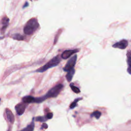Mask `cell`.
Returning <instances> with one entry per match:
<instances>
[{
	"label": "cell",
	"instance_id": "obj_1",
	"mask_svg": "<svg viewBox=\"0 0 131 131\" xmlns=\"http://www.w3.org/2000/svg\"><path fill=\"white\" fill-rule=\"evenodd\" d=\"M63 88V85L62 84H58L52 88H51L49 91L46 93V95H45L43 96L35 98V103H40L44 100H45L46 99L48 98H51V97H57L61 90Z\"/></svg>",
	"mask_w": 131,
	"mask_h": 131
},
{
	"label": "cell",
	"instance_id": "obj_2",
	"mask_svg": "<svg viewBox=\"0 0 131 131\" xmlns=\"http://www.w3.org/2000/svg\"><path fill=\"white\" fill-rule=\"evenodd\" d=\"M39 27V24L36 18H32L26 23L24 28V32L27 35L33 34Z\"/></svg>",
	"mask_w": 131,
	"mask_h": 131
},
{
	"label": "cell",
	"instance_id": "obj_3",
	"mask_svg": "<svg viewBox=\"0 0 131 131\" xmlns=\"http://www.w3.org/2000/svg\"><path fill=\"white\" fill-rule=\"evenodd\" d=\"M60 60H61V59L59 57V56L58 55L56 56L55 57L51 59L49 61H48L46 64L43 65L42 67L37 69L36 70V72H39V73H42L47 71L48 69L57 66L60 62Z\"/></svg>",
	"mask_w": 131,
	"mask_h": 131
},
{
	"label": "cell",
	"instance_id": "obj_4",
	"mask_svg": "<svg viewBox=\"0 0 131 131\" xmlns=\"http://www.w3.org/2000/svg\"><path fill=\"white\" fill-rule=\"evenodd\" d=\"M77 60V55H75L70 58V59L67 61L65 66L63 68V70L65 72H69L73 69L75 67L76 62Z\"/></svg>",
	"mask_w": 131,
	"mask_h": 131
},
{
	"label": "cell",
	"instance_id": "obj_5",
	"mask_svg": "<svg viewBox=\"0 0 131 131\" xmlns=\"http://www.w3.org/2000/svg\"><path fill=\"white\" fill-rule=\"evenodd\" d=\"M27 104H28L25 103L24 102H20L15 105V109L18 115L20 116L24 114L27 106Z\"/></svg>",
	"mask_w": 131,
	"mask_h": 131
},
{
	"label": "cell",
	"instance_id": "obj_6",
	"mask_svg": "<svg viewBox=\"0 0 131 131\" xmlns=\"http://www.w3.org/2000/svg\"><path fill=\"white\" fill-rule=\"evenodd\" d=\"M79 51V49H72V50H66L63 52L61 54V58L64 59H68L74 53H76Z\"/></svg>",
	"mask_w": 131,
	"mask_h": 131
},
{
	"label": "cell",
	"instance_id": "obj_7",
	"mask_svg": "<svg viewBox=\"0 0 131 131\" xmlns=\"http://www.w3.org/2000/svg\"><path fill=\"white\" fill-rule=\"evenodd\" d=\"M128 41L126 39H122L119 42L114 43L113 45V48H119L120 49H125L128 46Z\"/></svg>",
	"mask_w": 131,
	"mask_h": 131
},
{
	"label": "cell",
	"instance_id": "obj_8",
	"mask_svg": "<svg viewBox=\"0 0 131 131\" xmlns=\"http://www.w3.org/2000/svg\"><path fill=\"white\" fill-rule=\"evenodd\" d=\"M6 114L7 117V119L8 121L11 123H13L15 120V118L14 116L11 111L10 110L9 108H6Z\"/></svg>",
	"mask_w": 131,
	"mask_h": 131
},
{
	"label": "cell",
	"instance_id": "obj_9",
	"mask_svg": "<svg viewBox=\"0 0 131 131\" xmlns=\"http://www.w3.org/2000/svg\"><path fill=\"white\" fill-rule=\"evenodd\" d=\"M127 63L128 64L127 72L131 75V50L128 51L127 52Z\"/></svg>",
	"mask_w": 131,
	"mask_h": 131
},
{
	"label": "cell",
	"instance_id": "obj_10",
	"mask_svg": "<svg viewBox=\"0 0 131 131\" xmlns=\"http://www.w3.org/2000/svg\"><path fill=\"white\" fill-rule=\"evenodd\" d=\"M35 98L33 97V96H26L22 98V101H23V102L26 104H28V103L35 102Z\"/></svg>",
	"mask_w": 131,
	"mask_h": 131
},
{
	"label": "cell",
	"instance_id": "obj_11",
	"mask_svg": "<svg viewBox=\"0 0 131 131\" xmlns=\"http://www.w3.org/2000/svg\"><path fill=\"white\" fill-rule=\"evenodd\" d=\"M34 119H33L32 121L31 122L30 124L28 125L26 127L20 130L19 131H33L34 129V126H35V124L34 122Z\"/></svg>",
	"mask_w": 131,
	"mask_h": 131
},
{
	"label": "cell",
	"instance_id": "obj_12",
	"mask_svg": "<svg viewBox=\"0 0 131 131\" xmlns=\"http://www.w3.org/2000/svg\"><path fill=\"white\" fill-rule=\"evenodd\" d=\"M9 21V19L7 16L3 17V18L2 19V24L3 26L2 28V30L3 29H5L8 26Z\"/></svg>",
	"mask_w": 131,
	"mask_h": 131
},
{
	"label": "cell",
	"instance_id": "obj_13",
	"mask_svg": "<svg viewBox=\"0 0 131 131\" xmlns=\"http://www.w3.org/2000/svg\"><path fill=\"white\" fill-rule=\"evenodd\" d=\"M74 73H75V70H74V69L72 70H71V71H69L67 73V74L66 75V77L67 80H68V81L70 82L72 80Z\"/></svg>",
	"mask_w": 131,
	"mask_h": 131
},
{
	"label": "cell",
	"instance_id": "obj_14",
	"mask_svg": "<svg viewBox=\"0 0 131 131\" xmlns=\"http://www.w3.org/2000/svg\"><path fill=\"white\" fill-rule=\"evenodd\" d=\"M12 38L17 40H24V36L19 33H15L12 35Z\"/></svg>",
	"mask_w": 131,
	"mask_h": 131
},
{
	"label": "cell",
	"instance_id": "obj_15",
	"mask_svg": "<svg viewBox=\"0 0 131 131\" xmlns=\"http://www.w3.org/2000/svg\"><path fill=\"white\" fill-rule=\"evenodd\" d=\"M101 113L100 112H99V111H95L92 113V114L91 115V116L92 117H94L97 119H98L101 116Z\"/></svg>",
	"mask_w": 131,
	"mask_h": 131
},
{
	"label": "cell",
	"instance_id": "obj_16",
	"mask_svg": "<svg viewBox=\"0 0 131 131\" xmlns=\"http://www.w3.org/2000/svg\"><path fill=\"white\" fill-rule=\"evenodd\" d=\"M81 99H82V98H76V99H75L74 101L70 104V108L71 109H73V108H75L77 105V102H78V101H79V100H80Z\"/></svg>",
	"mask_w": 131,
	"mask_h": 131
},
{
	"label": "cell",
	"instance_id": "obj_17",
	"mask_svg": "<svg viewBox=\"0 0 131 131\" xmlns=\"http://www.w3.org/2000/svg\"><path fill=\"white\" fill-rule=\"evenodd\" d=\"M70 87H71L72 90L74 93L78 94V93H79L80 92V91L79 89L78 88L76 87V86H75L73 83H71L70 85Z\"/></svg>",
	"mask_w": 131,
	"mask_h": 131
},
{
	"label": "cell",
	"instance_id": "obj_18",
	"mask_svg": "<svg viewBox=\"0 0 131 131\" xmlns=\"http://www.w3.org/2000/svg\"><path fill=\"white\" fill-rule=\"evenodd\" d=\"M46 116H38L36 118V121L39 122H44L47 120Z\"/></svg>",
	"mask_w": 131,
	"mask_h": 131
},
{
	"label": "cell",
	"instance_id": "obj_19",
	"mask_svg": "<svg viewBox=\"0 0 131 131\" xmlns=\"http://www.w3.org/2000/svg\"><path fill=\"white\" fill-rule=\"evenodd\" d=\"M53 114L52 113H48L47 115H46V117L48 119H52V117H53Z\"/></svg>",
	"mask_w": 131,
	"mask_h": 131
},
{
	"label": "cell",
	"instance_id": "obj_20",
	"mask_svg": "<svg viewBox=\"0 0 131 131\" xmlns=\"http://www.w3.org/2000/svg\"><path fill=\"white\" fill-rule=\"evenodd\" d=\"M48 127V125H47L46 123H43L42 124L41 128H45V129H47Z\"/></svg>",
	"mask_w": 131,
	"mask_h": 131
},
{
	"label": "cell",
	"instance_id": "obj_21",
	"mask_svg": "<svg viewBox=\"0 0 131 131\" xmlns=\"http://www.w3.org/2000/svg\"><path fill=\"white\" fill-rule=\"evenodd\" d=\"M29 6V4H28V3L27 2H26V3H25V4L24 5V6L23 7V8H26V7H28Z\"/></svg>",
	"mask_w": 131,
	"mask_h": 131
},
{
	"label": "cell",
	"instance_id": "obj_22",
	"mask_svg": "<svg viewBox=\"0 0 131 131\" xmlns=\"http://www.w3.org/2000/svg\"><path fill=\"white\" fill-rule=\"evenodd\" d=\"M8 131H9V130H8Z\"/></svg>",
	"mask_w": 131,
	"mask_h": 131
}]
</instances>
